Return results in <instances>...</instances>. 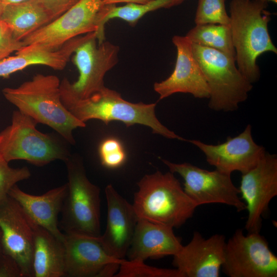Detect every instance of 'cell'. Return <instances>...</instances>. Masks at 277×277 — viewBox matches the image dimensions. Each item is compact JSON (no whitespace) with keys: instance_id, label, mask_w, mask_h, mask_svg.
<instances>
[{"instance_id":"6da1fadb","label":"cell","mask_w":277,"mask_h":277,"mask_svg":"<svg viewBox=\"0 0 277 277\" xmlns=\"http://www.w3.org/2000/svg\"><path fill=\"white\" fill-rule=\"evenodd\" d=\"M68 82L67 78L61 81L62 103L75 117L84 123L96 119L105 124L113 121L121 122L127 127L140 124L166 138L187 141L160 122L155 114L156 103H131L125 100L118 92L106 87L87 98H79L71 92Z\"/></svg>"},{"instance_id":"7a4b0ae2","label":"cell","mask_w":277,"mask_h":277,"mask_svg":"<svg viewBox=\"0 0 277 277\" xmlns=\"http://www.w3.org/2000/svg\"><path fill=\"white\" fill-rule=\"evenodd\" d=\"M61 81L54 75L37 74L15 88L2 90L5 98L18 111L52 128L68 143L75 145L73 131L86 127L63 105Z\"/></svg>"},{"instance_id":"3957f363","label":"cell","mask_w":277,"mask_h":277,"mask_svg":"<svg viewBox=\"0 0 277 277\" xmlns=\"http://www.w3.org/2000/svg\"><path fill=\"white\" fill-rule=\"evenodd\" d=\"M267 2L261 0H231L230 24L238 68L251 84L256 82L260 71L258 57L266 52L277 53L270 36L268 24L270 14Z\"/></svg>"},{"instance_id":"277c9868","label":"cell","mask_w":277,"mask_h":277,"mask_svg":"<svg viewBox=\"0 0 277 277\" xmlns=\"http://www.w3.org/2000/svg\"><path fill=\"white\" fill-rule=\"evenodd\" d=\"M137 186L132 205L138 219L179 228L192 217L198 207L170 171L146 174Z\"/></svg>"},{"instance_id":"5b68a950","label":"cell","mask_w":277,"mask_h":277,"mask_svg":"<svg viewBox=\"0 0 277 277\" xmlns=\"http://www.w3.org/2000/svg\"><path fill=\"white\" fill-rule=\"evenodd\" d=\"M64 162L67 190L59 227L66 234L100 236V189L88 179L80 155L71 154Z\"/></svg>"},{"instance_id":"8992f818","label":"cell","mask_w":277,"mask_h":277,"mask_svg":"<svg viewBox=\"0 0 277 277\" xmlns=\"http://www.w3.org/2000/svg\"><path fill=\"white\" fill-rule=\"evenodd\" d=\"M109 5L102 0H81L57 18L23 41L27 50L55 51L71 39L95 32L98 44L105 40V25Z\"/></svg>"},{"instance_id":"52a82bcc","label":"cell","mask_w":277,"mask_h":277,"mask_svg":"<svg viewBox=\"0 0 277 277\" xmlns=\"http://www.w3.org/2000/svg\"><path fill=\"white\" fill-rule=\"evenodd\" d=\"M33 119L18 110L12 115L11 124L0 132V154L8 162L25 160L43 166L71 154L66 145L54 135L44 133Z\"/></svg>"},{"instance_id":"ba28073f","label":"cell","mask_w":277,"mask_h":277,"mask_svg":"<svg viewBox=\"0 0 277 277\" xmlns=\"http://www.w3.org/2000/svg\"><path fill=\"white\" fill-rule=\"evenodd\" d=\"M194 56L210 90L208 107L216 111L237 110L252 84L240 72L235 60L216 50L192 43Z\"/></svg>"},{"instance_id":"9c48e42d","label":"cell","mask_w":277,"mask_h":277,"mask_svg":"<svg viewBox=\"0 0 277 277\" xmlns=\"http://www.w3.org/2000/svg\"><path fill=\"white\" fill-rule=\"evenodd\" d=\"M221 269L229 277H276L277 257L260 232L238 229L226 242Z\"/></svg>"},{"instance_id":"30bf717a","label":"cell","mask_w":277,"mask_h":277,"mask_svg":"<svg viewBox=\"0 0 277 277\" xmlns=\"http://www.w3.org/2000/svg\"><path fill=\"white\" fill-rule=\"evenodd\" d=\"M161 160L170 172L183 178L184 191L197 206L220 203L232 206L238 212L246 209L244 202L239 196V189L233 183L231 174L216 169L209 171L189 163Z\"/></svg>"},{"instance_id":"8fae6325","label":"cell","mask_w":277,"mask_h":277,"mask_svg":"<svg viewBox=\"0 0 277 277\" xmlns=\"http://www.w3.org/2000/svg\"><path fill=\"white\" fill-rule=\"evenodd\" d=\"M97 34L90 37L74 52L72 60L76 66L79 76L68 86L72 93L79 98H85L99 91L105 86L104 78L118 61L120 48L104 41L97 43Z\"/></svg>"},{"instance_id":"7c38bea8","label":"cell","mask_w":277,"mask_h":277,"mask_svg":"<svg viewBox=\"0 0 277 277\" xmlns=\"http://www.w3.org/2000/svg\"><path fill=\"white\" fill-rule=\"evenodd\" d=\"M239 189L248 211L245 229L260 232L269 203L277 195L276 155L266 152L255 167L242 174Z\"/></svg>"},{"instance_id":"4fadbf2b","label":"cell","mask_w":277,"mask_h":277,"mask_svg":"<svg viewBox=\"0 0 277 277\" xmlns=\"http://www.w3.org/2000/svg\"><path fill=\"white\" fill-rule=\"evenodd\" d=\"M64 234L65 276H114L125 260L112 256L103 245L100 236Z\"/></svg>"},{"instance_id":"5bb4252c","label":"cell","mask_w":277,"mask_h":277,"mask_svg":"<svg viewBox=\"0 0 277 277\" xmlns=\"http://www.w3.org/2000/svg\"><path fill=\"white\" fill-rule=\"evenodd\" d=\"M34 223L9 195L0 201L1 248L19 265L22 277H33Z\"/></svg>"},{"instance_id":"9a60e30c","label":"cell","mask_w":277,"mask_h":277,"mask_svg":"<svg viewBox=\"0 0 277 277\" xmlns=\"http://www.w3.org/2000/svg\"><path fill=\"white\" fill-rule=\"evenodd\" d=\"M251 128L249 124L239 135L229 136L225 142L217 145L197 140L187 141L197 147L208 163L215 169L229 174L234 171L243 174L255 167L266 152L264 147L254 141Z\"/></svg>"},{"instance_id":"2e32d148","label":"cell","mask_w":277,"mask_h":277,"mask_svg":"<svg viewBox=\"0 0 277 277\" xmlns=\"http://www.w3.org/2000/svg\"><path fill=\"white\" fill-rule=\"evenodd\" d=\"M172 41L177 50L174 70L167 78L153 85L160 100L176 93H190L195 98H209L210 90L194 56L191 42L186 36L180 35L174 36Z\"/></svg>"},{"instance_id":"e0dca14e","label":"cell","mask_w":277,"mask_h":277,"mask_svg":"<svg viewBox=\"0 0 277 277\" xmlns=\"http://www.w3.org/2000/svg\"><path fill=\"white\" fill-rule=\"evenodd\" d=\"M226 242L221 234L205 238L194 231L190 241L173 255L172 264L183 277H219Z\"/></svg>"},{"instance_id":"ac0fdd59","label":"cell","mask_w":277,"mask_h":277,"mask_svg":"<svg viewBox=\"0 0 277 277\" xmlns=\"http://www.w3.org/2000/svg\"><path fill=\"white\" fill-rule=\"evenodd\" d=\"M105 192L107 204V224L100 238L112 256L125 259L138 217L132 204L122 197L111 184L106 187Z\"/></svg>"},{"instance_id":"d6986e66","label":"cell","mask_w":277,"mask_h":277,"mask_svg":"<svg viewBox=\"0 0 277 277\" xmlns=\"http://www.w3.org/2000/svg\"><path fill=\"white\" fill-rule=\"evenodd\" d=\"M172 228L138 219L126 255L128 260L144 261L174 255L183 245Z\"/></svg>"},{"instance_id":"ffe728a7","label":"cell","mask_w":277,"mask_h":277,"mask_svg":"<svg viewBox=\"0 0 277 277\" xmlns=\"http://www.w3.org/2000/svg\"><path fill=\"white\" fill-rule=\"evenodd\" d=\"M67 190L66 183L36 195L24 191L16 184L10 190L8 195L18 203L35 224L64 242L65 234L60 230L58 216L61 212Z\"/></svg>"},{"instance_id":"44dd1931","label":"cell","mask_w":277,"mask_h":277,"mask_svg":"<svg viewBox=\"0 0 277 277\" xmlns=\"http://www.w3.org/2000/svg\"><path fill=\"white\" fill-rule=\"evenodd\" d=\"M95 33L91 32L73 38L59 49L53 51L22 48L16 52L15 55L9 56L0 61V77H7L14 72L35 65H45L54 70H63L77 47Z\"/></svg>"},{"instance_id":"7402d4cb","label":"cell","mask_w":277,"mask_h":277,"mask_svg":"<svg viewBox=\"0 0 277 277\" xmlns=\"http://www.w3.org/2000/svg\"><path fill=\"white\" fill-rule=\"evenodd\" d=\"M33 277H65V248L63 241L34 223Z\"/></svg>"},{"instance_id":"603a6c76","label":"cell","mask_w":277,"mask_h":277,"mask_svg":"<svg viewBox=\"0 0 277 277\" xmlns=\"http://www.w3.org/2000/svg\"><path fill=\"white\" fill-rule=\"evenodd\" d=\"M0 19L10 28L16 39L22 41L53 18L41 0H26L5 5Z\"/></svg>"},{"instance_id":"cb8c5ba5","label":"cell","mask_w":277,"mask_h":277,"mask_svg":"<svg viewBox=\"0 0 277 277\" xmlns=\"http://www.w3.org/2000/svg\"><path fill=\"white\" fill-rule=\"evenodd\" d=\"M185 36L192 43L216 50L236 61L229 25H196Z\"/></svg>"},{"instance_id":"d4e9b609","label":"cell","mask_w":277,"mask_h":277,"mask_svg":"<svg viewBox=\"0 0 277 277\" xmlns=\"http://www.w3.org/2000/svg\"><path fill=\"white\" fill-rule=\"evenodd\" d=\"M184 0H153L146 4L127 3L123 6L109 5L106 22L113 18L126 21L131 26H134L143 16L148 12L161 8H169L177 6Z\"/></svg>"},{"instance_id":"484cf974","label":"cell","mask_w":277,"mask_h":277,"mask_svg":"<svg viewBox=\"0 0 277 277\" xmlns=\"http://www.w3.org/2000/svg\"><path fill=\"white\" fill-rule=\"evenodd\" d=\"M116 277H183L177 269L151 266L144 261L125 260L121 264Z\"/></svg>"},{"instance_id":"4316f807","label":"cell","mask_w":277,"mask_h":277,"mask_svg":"<svg viewBox=\"0 0 277 277\" xmlns=\"http://www.w3.org/2000/svg\"><path fill=\"white\" fill-rule=\"evenodd\" d=\"M196 25L207 24L229 25L225 0H198L194 18Z\"/></svg>"},{"instance_id":"83f0119b","label":"cell","mask_w":277,"mask_h":277,"mask_svg":"<svg viewBox=\"0 0 277 277\" xmlns=\"http://www.w3.org/2000/svg\"><path fill=\"white\" fill-rule=\"evenodd\" d=\"M30 176L31 172L27 167L12 168L0 154V201L8 195L10 190L17 183Z\"/></svg>"},{"instance_id":"f1b7e54d","label":"cell","mask_w":277,"mask_h":277,"mask_svg":"<svg viewBox=\"0 0 277 277\" xmlns=\"http://www.w3.org/2000/svg\"><path fill=\"white\" fill-rule=\"evenodd\" d=\"M98 153L102 164L109 168L121 166L126 159V153L121 143L114 137L103 140L100 145Z\"/></svg>"},{"instance_id":"f546056e","label":"cell","mask_w":277,"mask_h":277,"mask_svg":"<svg viewBox=\"0 0 277 277\" xmlns=\"http://www.w3.org/2000/svg\"><path fill=\"white\" fill-rule=\"evenodd\" d=\"M23 47V42L16 39L10 28L0 19V61Z\"/></svg>"},{"instance_id":"4dcf8cb0","label":"cell","mask_w":277,"mask_h":277,"mask_svg":"<svg viewBox=\"0 0 277 277\" xmlns=\"http://www.w3.org/2000/svg\"><path fill=\"white\" fill-rule=\"evenodd\" d=\"M0 276L22 277L21 267L11 256L0 250Z\"/></svg>"},{"instance_id":"1f68e13d","label":"cell","mask_w":277,"mask_h":277,"mask_svg":"<svg viewBox=\"0 0 277 277\" xmlns=\"http://www.w3.org/2000/svg\"><path fill=\"white\" fill-rule=\"evenodd\" d=\"M81 0H41L53 19L73 7Z\"/></svg>"},{"instance_id":"d6a6232c","label":"cell","mask_w":277,"mask_h":277,"mask_svg":"<svg viewBox=\"0 0 277 277\" xmlns=\"http://www.w3.org/2000/svg\"><path fill=\"white\" fill-rule=\"evenodd\" d=\"M153 0H102L104 5L116 4L117 3L146 4Z\"/></svg>"},{"instance_id":"836d02e7","label":"cell","mask_w":277,"mask_h":277,"mask_svg":"<svg viewBox=\"0 0 277 277\" xmlns=\"http://www.w3.org/2000/svg\"><path fill=\"white\" fill-rule=\"evenodd\" d=\"M5 5L17 3L21 2H23L26 0H2Z\"/></svg>"},{"instance_id":"e575fe53","label":"cell","mask_w":277,"mask_h":277,"mask_svg":"<svg viewBox=\"0 0 277 277\" xmlns=\"http://www.w3.org/2000/svg\"><path fill=\"white\" fill-rule=\"evenodd\" d=\"M5 4L3 3L2 0H0V16L2 14V11L5 6Z\"/></svg>"},{"instance_id":"d590c367","label":"cell","mask_w":277,"mask_h":277,"mask_svg":"<svg viewBox=\"0 0 277 277\" xmlns=\"http://www.w3.org/2000/svg\"><path fill=\"white\" fill-rule=\"evenodd\" d=\"M261 1H264L267 2H272L273 3H275V4H276V3H277V0H261Z\"/></svg>"},{"instance_id":"8d00e7d4","label":"cell","mask_w":277,"mask_h":277,"mask_svg":"<svg viewBox=\"0 0 277 277\" xmlns=\"http://www.w3.org/2000/svg\"><path fill=\"white\" fill-rule=\"evenodd\" d=\"M184 1H185V0H184Z\"/></svg>"}]
</instances>
